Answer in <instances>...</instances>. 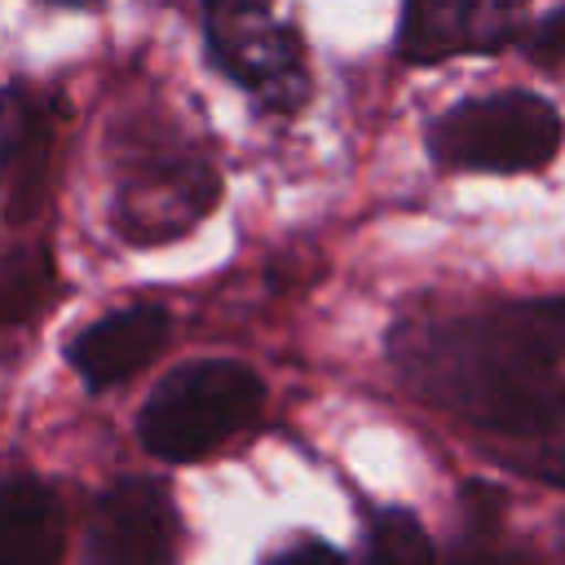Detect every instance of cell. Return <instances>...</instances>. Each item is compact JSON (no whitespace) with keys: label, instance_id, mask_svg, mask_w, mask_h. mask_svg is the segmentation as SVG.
<instances>
[{"label":"cell","instance_id":"ba28073f","mask_svg":"<svg viewBox=\"0 0 565 565\" xmlns=\"http://www.w3.org/2000/svg\"><path fill=\"white\" fill-rule=\"evenodd\" d=\"M62 561V503L35 477L0 486V565H57Z\"/></svg>","mask_w":565,"mask_h":565},{"label":"cell","instance_id":"277c9868","mask_svg":"<svg viewBox=\"0 0 565 565\" xmlns=\"http://www.w3.org/2000/svg\"><path fill=\"white\" fill-rule=\"evenodd\" d=\"M216 203V172L203 154L159 141L124 163L115 225L132 243H168Z\"/></svg>","mask_w":565,"mask_h":565},{"label":"cell","instance_id":"30bf717a","mask_svg":"<svg viewBox=\"0 0 565 565\" xmlns=\"http://www.w3.org/2000/svg\"><path fill=\"white\" fill-rule=\"evenodd\" d=\"M44 150H49L44 106L18 84L0 88V199L22 194L40 177Z\"/></svg>","mask_w":565,"mask_h":565},{"label":"cell","instance_id":"5bb4252c","mask_svg":"<svg viewBox=\"0 0 565 565\" xmlns=\"http://www.w3.org/2000/svg\"><path fill=\"white\" fill-rule=\"evenodd\" d=\"M49 287V265L44 256H31V252H18L0 265V322H13V318H26L40 296Z\"/></svg>","mask_w":565,"mask_h":565},{"label":"cell","instance_id":"8fae6325","mask_svg":"<svg viewBox=\"0 0 565 565\" xmlns=\"http://www.w3.org/2000/svg\"><path fill=\"white\" fill-rule=\"evenodd\" d=\"M433 565H525V552L508 543L503 525V499L499 490L472 481L463 490V516L455 525L450 547Z\"/></svg>","mask_w":565,"mask_h":565},{"label":"cell","instance_id":"3957f363","mask_svg":"<svg viewBox=\"0 0 565 565\" xmlns=\"http://www.w3.org/2000/svg\"><path fill=\"white\" fill-rule=\"evenodd\" d=\"M212 62L265 110L291 115L309 97L305 44L282 0H203Z\"/></svg>","mask_w":565,"mask_h":565},{"label":"cell","instance_id":"9c48e42d","mask_svg":"<svg viewBox=\"0 0 565 565\" xmlns=\"http://www.w3.org/2000/svg\"><path fill=\"white\" fill-rule=\"evenodd\" d=\"M481 441L512 472L565 490V384L552 397H543L534 411H525L521 419L486 433Z\"/></svg>","mask_w":565,"mask_h":565},{"label":"cell","instance_id":"e0dca14e","mask_svg":"<svg viewBox=\"0 0 565 565\" xmlns=\"http://www.w3.org/2000/svg\"><path fill=\"white\" fill-rule=\"evenodd\" d=\"M57 4H84V0H57Z\"/></svg>","mask_w":565,"mask_h":565},{"label":"cell","instance_id":"7c38bea8","mask_svg":"<svg viewBox=\"0 0 565 565\" xmlns=\"http://www.w3.org/2000/svg\"><path fill=\"white\" fill-rule=\"evenodd\" d=\"M433 539L406 508H380L366 525V539L353 565H433Z\"/></svg>","mask_w":565,"mask_h":565},{"label":"cell","instance_id":"52a82bcc","mask_svg":"<svg viewBox=\"0 0 565 565\" xmlns=\"http://www.w3.org/2000/svg\"><path fill=\"white\" fill-rule=\"evenodd\" d=\"M168 309L137 300L124 309H110L93 327H84L71 340V366L88 388H110L128 375H137L168 340Z\"/></svg>","mask_w":565,"mask_h":565},{"label":"cell","instance_id":"4fadbf2b","mask_svg":"<svg viewBox=\"0 0 565 565\" xmlns=\"http://www.w3.org/2000/svg\"><path fill=\"white\" fill-rule=\"evenodd\" d=\"M503 331L534 358L561 362L565 358V296H543V300H516L494 309Z\"/></svg>","mask_w":565,"mask_h":565},{"label":"cell","instance_id":"2e32d148","mask_svg":"<svg viewBox=\"0 0 565 565\" xmlns=\"http://www.w3.org/2000/svg\"><path fill=\"white\" fill-rule=\"evenodd\" d=\"M260 565H344V561H340V552L331 543H322L313 534H300V539L282 543L278 552H269Z\"/></svg>","mask_w":565,"mask_h":565},{"label":"cell","instance_id":"7a4b0ae2","mask_svg":"<svg viewBox=\"0 0 565 565\" xmlns=\"http://www.w3.org/2000/svg\"><path fill=\"white\" fill-rule=\"evenodd\" d=\"M561 150V115L530 88L455 102L428 124V154L455 172H539Z\"/></svg>","mask_w":565,"mask_h":565},{"label":"cell","instance_id":"6da1fadb","mask_svg":"<svg viewBox=\"0 0 565 565\" xmlns=\"http://www.w3.org/2000/svg\"><path fill=\"white\" fill-rule=\"evenodd\" d=\"M265 384L247 362L199 358L168 371L137 415L141 446L159 459L190 463L256 424Z\"/></svg>","mask_w":565,"mask_h":565},{"label":"cell","instance_id":"8992f818","mask_svg":"<svg viewBox=\"0 0 565 565\" xmlns=\"http://www.w3.org/2000/svg\"><path fill=\"white\" fill-rule=\"evenodd\" d=\"M530 0H402L397 57L415 66L499 53L525 31Z\"/></svg>","mask_w":565,"mask_h":565},{"label":"cell","instance_id":"9a60e30c","mask_svg":"<svg viewBox=\"0 0 565 565\" xmlns=\"http://www.w3.org/2000/svg\"><path fill=\"white\" fill-rule=\"evenodd\" d=\"M516 40L534 62H565V4L539 18L534 26H525Z\"/></svg>","mask_w":565,"mask_h":565},{"label":"cell","instance_id":"5b68a950","mask_svg":"<svg viewBox=\"0 0 565 565\" xmlns=\"http://www.w3.org/2000/svg\"><path fill=\"white\" fill-rule=\"evenodd\" d=\"M177 543L181 516L172 494L150 477H119L88 512L84 565H177Z\"/></svg>","mask_w":565,"mask_h":565}]
</instances>
